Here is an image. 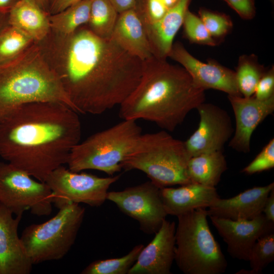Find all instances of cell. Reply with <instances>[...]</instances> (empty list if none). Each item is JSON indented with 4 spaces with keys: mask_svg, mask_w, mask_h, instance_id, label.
<instances>
[{
    "mask_svg": "<svg viewBox=\"0 0 274 274\" xmlns=\"http://www.w3.org/2000/svg\"><path fill=\"white\" fill-rule=\"evenodd\" d=\"M265 71L256 55H241L234 71L240 94L245 97L254 95L256 86Z\"/></svg>",
    "mask_w": 274,
    "mask_h": 274,
    "instance_id": "obj_26",
    "label": "cell"
},
{
    "mask_svg": "<svg viewBox=\"0 0 274 274\" xmlns=\"http://www.w3.org/2000/svg\"><path fill=\"white\" fill-rule=\"evenodd\" d=\"M274 260V232L259 237L253 246L249 261L250 270L241 269L236 274H260Z\"/></svg>",
    "mask_w": 274,
    "mask_h": 274,
    "instance_id": "obj_29",
    "label": "cell"
},
{
    "mask_svg": "<svg viewBox=\"0 0 274 274\" xmlns=\"http://www.w3.org/2000/svg\"><path fill=\"white\" fill-rule=\"evenodd\" d=\"M142 134L136 121L123 120L76 145L70 154L68 168L75 172L94 169L113 176L121 171L122 162Z\"/></svg>",
    "mask_w": 274,
    "mask_h": 274,
    "instance_id": "obj_7",
    "label": "cell"
},
{
    "mask_svg": "<svg viewBox=\"0 0 274 274\" xmlns=\"http://www.w3.org/2000/svg\"><path fill=\"white\" fill-rule=\"evenodd\" d=\"M48 14L49 0H32Z\"/></svg>",
    "mask_w": 274,
    "mask_h": 274,
    "instance_id": "obj_40",
    "label": "cell"
},
{
    "mask_svg": "<svg viewBox=\"0 0 274 274\" xmlns=\"http://www.w3.org/2000/svg\"><path fill=\"white\" fill-rule=\"evenodd\" d=\"M49 15L32 0H19L9 13V22L36 42L50 30Z\"/></svg>",
    "mask_w": 274,
    "mask_h": 274,
    "instance_id": "obj_22",
    "label": "cell"
},
{
    "mask_svg": "<svg viewBox=\"0 0 274 274\" xmlns=\"http://www.w3.org/2000/svg\"><path fill=\"white\" fill-rule=\"evenodd\" d=\"M209 217L226 244L228 253L238 260L249 261L251 251L257 240L274 232V223L268 221L263 213L250 220Z\"/></svg>",
    "mask_w": 274,
    "mask_h": 274,
    "instance_id": "obj_14",
    "label": "cell"
},
{
    "mask_svg": "<svg viewBox=\"0 0 274 274\" xmlns=\"http://www.w3.org/2000/svg\"><path fill=\"white\" fill-rule=\"evenodd\" d=\"M19 0H0V12L9 13Z\"/></svg>",
    "mask_w": 274,
    "mask_h": 274,
    "instance_id": "obj_38",
    "label": "cell"
},
{
    "mask_svg": "<svg viewBox=\"0 0 274 274\" xmlns=\"http://www.w3.org/2000/svg\"><path fill=\"white\" fill-rule=\"evenodd\" d=\"M78 112L57 101L24 104L0 122V156L45 182L80 141Z\"/></svg>",
    "mask_w": 274,
    "mask_h": 274,
    "instance_id": "obj_2",
    "label": "cell"
},
{
    "mask_svg": "<svg viewBox=\"0 0 274 274\" xmlns=\"http://www.w3.org/2000/svg\"><path fill=\"white\" fill-rule=\"evenodd\" d=\"M90 5L91 0H81L59 12L49 15L50 29L68 35L85 25L89 20Z\"/></svg>",
    "mask_w": 274,
    "mask_h": 274,
    "instance_id": "obj_24",
    "label": "cell"
},
{
    "mask_svg": "<svg viewBox=\"0 0 274 274\" xmlns=\"http://www.w3.org/2000/svg\"><path fill=\"white\" fill-rule=\"evenodd\" d=\"M198 16L211 36L217 40L223 38L232 27L231 19L223 13L202 8L198 11Z\"/></svg>",
    "mask_w": 274,
    "mask_h": 274,
    "instance_id": "obj_31",
    "label": "cell"
},
{
    "mask_svg": "<svg viewBox=\"0 0 274 274\" xmlns=\"http://www.w3.org/2000/svg\"><path fill=\"white\" fill-rule=\"evenodd\" d=\"M118 13L134 7L137 0H109Z\"/></svg>",
    "mask_w": 274,
    "mask_h": 274,
    "instance_id": "obj_37",
    "label": "cell"
},
{
    "mask_svg": "<svg viewBox=\"0 0 274 274\" xmlns=\"http://www.w3.org/2000/svg\"><path fill=\"white\" fill-rule=\"evenodd\" d=\"M168 57L185 68L197 87L204 90H220L228 95H242L238 89L234 71L215 60L201 62L193 56L181 43H174Z\"/></svg>",
    "mask_w": 274,
    "mask_h": 274,
    "instance_id": "obj_13",
    "label": "cell"
},
{
    "mask_svg": "<svg viewBox=\"0 0 274 274\" xmlns=\"http://www.w3.org/2000/svg\"><path fill=\"white\" fill-rule=\"evenodd\" d=\"M243 19H253L256 14L254 0H223Z\"/></svg>",
    "mask_w": 274,
    "mask_h": 274,
    "instance_id": "obj_34",
    "label": "cell"
},
{
    "mask_svg": "<svg viewBox=\"0 0 274 274\" xmlns=\"http://www.w3.org/2000/svg\"><path fill=\"white\" fill-rule=\"evenodd\" d=\"M36 43L78 113L98 115L119 106L142 77L143 61L85 25L68 35L50 29Z\"/></svg>",
    "mask_w": 274,
    "mask_h": 274,
    "instance_id": "obj_1",
    "label": "cell"
},
{
    "mask_svg": "<svg viewBox=\"0 0 274 274\" xmlns=\"http://www.w3.org/2000/svg\"><path fill=\"white\" fill-rule=\"evenodd\" d=\"M0 204L15 216L26 211L39 217L48 216L52 211V194L45 182L10 163L0 162Z\"/></svg>",
    "mask_w": 274,
    "mask_h": 274,
    "instance_id": "obj_9",
    "label": "cell"
},
{
    "mask_svg": "<svg viewBox=\"0 0 274 274\" xmlns=\"http://www.w3.org/2000/svg\"><path fill=\"white\" fill-rule=\"evenodd\" d=\"M0 204V274H28L32 264L18 234L22 215Z\"/></svg>",
    "mask_w": 274,
    "mask_h": 274,
    "instance_id": "obj_17",
    "label": "cell"
},
{
    "mask_svg": "<svg viewBox=\"0 0 274 274\" xmlns=\"http://www.w3.org/2000/svg\"><path fill=\"white\" fill-rule=\"evenodd\" d=\"M227 169L223 151L200 154L191 157L187 172L192 183L214 187L219 183L222 174Z\"/></svg>",
    "mask_w": 274,
    "mask_h": 274,
    "instance_id": "obj_23",
    "label": "cell"
},
{
    "mask_svg": "<svg viewBox=\"0 0 274 274\" xmlns=\"http://www.w3.org/2000/svg\"><path fill=\"white\" fill-rule=\"evenodd\" d=\"M85 213L80 204L70 203L49 220L26 227L20 239L32 264L63 258L75 242Z\"/></svg>",
    "mask_w": 274,
    "mask_h": 274,
    "instance_id": "obj_8",
    "label": "cell"
},
{
    "mask_svg": "<svg viewBox=\"0 0 274 274\" xmlns=\"http://www.w3.org/2000/svg\"><path fill=\"white\" fill-rule=\"evenodd\" d=\"M190 158L184 142L167 131L142 134L122 163V168L144 173L160 188L192 183L188 174Z\"/></svg>",
    "mask_w": 274,
    "mask_h": 274,
    "instance_id": "obj_5",
    "label": "cell"
},
{
    "mask_svg": "<svg viewBox=\"0 0 274 274\" xmlns=\"http://www.w3.org/2000/svg\"><path fill=\"white\" fill-rule=\"evenodd\" d=\"M9 25V13L0 12V34Z\"/></svg>",
    "mask_w": 274,
    "mask_h": 274,
    "instance_id": "obj_39",
    "label": "cell"
},
{
    "mask_svg": "<svg viewBox=\"0 0 274 274\" xmlns=\"http://www.w3.org/2000/svg\"><path fill=\"white\" fill-rule=\"evenodd\" d=\"M118 15L109 0H91L89 20L85 26L96 36L110 39Z\"/></svg>",
    "mask_w": 274,
    "mask_h": 274,
    "instance_id": "obj_25",
    "label": "cell"
},
{
    "mask_svg": "<svg viewBox=\"0 0 274 274\" xmlns=\"http://www.w3.org/2000/svg\"><path fill=\"white\" fill-rule=\"evenodd\" d=\"M200 208L177 216L175 260L185 274H221L227 262Z\"/></svg>",
    "mask_w": 274,
    "mask_h": 274,
    "instance_id": "obj_6",
    "label": "cell"
},
{
    "mask_svg": "<svg viewBox=\"0 0 274 274\" xmlns=\"http://www.w3.org/2000/svg\"><path fill=\"white\" fill-rule=\"evenodd\" d=\"M120 175L99 177L86 173L75 172L63 165L53 170L45 182L52 194V203L58 209L70 203L101 206L110 186Z\"/></svg>",
    "mask_w": 274,
    "mask_h": 274,
    "instance_id": "obj_10",
    "label": "cell"
},
{
    "mask_svg": "<svg viewBox=\"0 0 274 274\" xmlns=\"http://www.w3.org/2000/svg\"><path fill=\"white\" fill-rule=\"evenodd\" d=\"M274 167V139H272L242 172L252 175Z\"/></svg>",
    "mask_w": 274,
    "mask_h": 274,
    "instance_id": "obj_32",
    "label": "cell"
},
{
    "mask_svg": "<svg viewBox=\"0 0 274 274\" xmlns=\"http://www.w3.org/2000/svg\"><path fill=\"white\" fill-rule=\"evenodd\" d=\"M182 26L184 36L192 43L215 46L218 43L211 36L200 17L189 9L185 14Z\"/></svg>",
    "mask_w": 274,
    "mask_h": 274,
    "instance_id": "obj_30",
    "label": "cell"
},
{
    "mask_svg": "<svg viewBox=\"0 0 274 274\" xmlns=\"http://www.w3.org/2000/svg\"><path fill=\"white\" fill-rule=\"evenodd\" d=\"M32 39L12 26L0 34V67L19 58L33 43Z\"/></svg>",
    "mask_w": 274,
    "mask_h": 274,
    "instance_id": "obj_27",
    "label": "cell"
},
{
    "mask_svg": "<svg viewBox=\"0 0 274 274\" xmlns=\"http://www.w3.org/2000/svg\"><path fill=\"white\" fill-rule=\"evenodd\" d=\"M176 223L165 219L128 274H170L175 257Z\"/></svg>",
    "mask_w": 274,
    "mask_h": 274,
    "instance_id": "obj_16",
    "label": "cell"
},
{
    "mask_svg": "<svg viewBox=\"0 0 274 274\" xmlns=\"http://www.w3.org/2000/svg\"><path fill=\"white\" fill-rule=\"evenodd\" d=\"M37 101L60 102L73 109L34 42L15 61L0 67V122L21 106Z\"/></svg>",
    "mask_w": 274,
    "mask_h": 274,
    "instance_id": "obj_4",
    "label": "cell"
},
{
    "mask_svg": "<svg viewBox=\"0 0 274 274\" xmlns=\"http://www.w3.org/2000/svg\"><path fill=\"white\" fill-rule=\"evenodd\" d=\"M228 98L235 121V128L229 146L238 152L249 153L254 131L274 111V95L265 100L258 99L254 95H229Z\"/></svg>",
    "mask_w": 274,
    "mask_h": 274,
    "instance_id": "obj_15",
    "label": "cell"
},
{
    "mask_svg": "<svg viewBox=\"0 0 274 274\" xmlns=\"http://www.w3.org/2000/svg\"><path fill=\"white\" fill-rule=\"evenodd\" d=\"M196 109L200 117L198 127L184 141L190 157L223 151L234 130L229 115L223 109L211 103L204 102Z\"/></svg>",
    "mask_w": 274,
    "mask_h": 274,
    "instance_id": "obj_12",
    "label": "cell"
},
{
    "mask_svg": "<svg viewBox=\"0 0 274 274\" xmlns=\"http://www.w3.org/2000/svg\"><path fill=\"white\" fill-rule=\"evenodd\" d=\"M191 0H180L159 20L143 24L153 56L165 60L174 44V38L182 26Z\"/></svg>",
    "mask_w": 274,
    "mask_h": 274,
    "instance_id": "obj_20",
    "label": "cell"
},
{
    "mask_svg": "<svg viewBox=\"0 0 274 274\" xmlns=\"http://www.w3.org/2000/svg\"><path fill=\"white\" fill-rule=\"evenodd\" d=\"M274 183L247 189L229 198H218L207 210L208 216L234 220H250L262 213L267 197Z\"/></svg>",
    "mask_w": 274,
    "mask_h": 274,
    "instance_id": "obj_18",
    "label": "cell"
},
{
    "mask_svg": "<svg viewBox=\"0 0 274 274\" xmlns=\"http://www.w3.org/2000/svg\"><path fill=\"white\" fill-rule=\"evenodd\" d=\"M262 213L268 221L274 223V189L266 199Z\"/></svg>",
    "mask_w": 274,
    "mask_h": 274,
    "instance_id": "obj_36",
    "label": "cell"
},
{
    "mask_svg": "<svg viewBox=\"0 0 274 274\" xmlns=\"http://www.w3.org/2000/svg\"><path fill=\"white\" fill-rule=\"evenodd\" d=\"M274 95V67L265 72L260 79L254 96L260 100L267 99Z\"/></svg>",
    "mask_w": 274,
    "mask_h": 274,
    "instance_id": "obj_33",
    "label": "cell"
},
{
    "mask_svg": "<svg viewBox=\"0 0 274 274\" xmlns=\"http://www.w3.org/2000/svg\"><path fill=\"white\" fill-rule=\"evenodd\" d=\"M161 195L167 215L177 217L197 209L209 208L220 198L215 187L196 183L178 188H161Z\"/></svg>",
    "mask_w": 274,
    "mask_h": 274,
    "instance_id": "obj_19",
    "label": "cell"
},
{
    "mask_svg": "<svg viewBox=\"0 0 274 274\" xmlns=\"http://www.w3.org/2000/svg\"><path fill=\"white\" fill-rule=\"evenodd\" d=\"M111 39L143 61L153 56L143 24L134 7L119 13Z\"/></svg>",
    "mask_w": 274,
    "mask_h": 274,
    "instance_id": "obj_21",
    "label": "cell"
},
{
    "mask_svg": "<svg viewBox=\"0 0 274 274\" xmlns=\"http://www.w3.org/2000/svg\"><path fill=\"white\" fill-rule=\"evenodd\" d=\"M204 91L194 85L182 66L152 56L143 61L141 80L119 105V117L145 120L173 131L204 102Z\"/></svg>",
    "mask_w": 274,
    "mask_h": 274,
    "instance_id": "obj_3",
    "label": "cell"
},
{
    "mask_svg": "<svg viewBox=\"0 0 274 274\" xmlns=\"http://www.w3.org/2000/svg\"><path fill=\"white\" fill-rule=\"evenodd\" d=\"M161 188L151 181L117 191H109L107 200L115 203L124 214L138 221L144 233H155L167 214Z\"/></svg>",
    "mask_w": 274,
    "mask_h": 274,
    "instance_id": "obj_11",
    "label": "cell"
},
{
    "mask_svg": "<svg viewBox=\"0 0 274 274\" xmlns=\"http://www.w3.org/2000/svg\"><path fill=\"white\" fill-rule=\"evenodd\" d=\"M81 0H49L48 14H54Z\"/></svg>",
    "mask_w": 274,
    "mask_h": 274,
    "instance_id": "obj_35",
    "label": "cell"
},
{
    "mask_svg": "<svg viewBox=\"0 0 274 274\" xmlns=\"http://www.w3.org/2000/svg\"><path fill=\"white\" fill-rule=\"evenodd\" d=\"M144 247L142 244L136 245L122 257L95 260L88 265L81 273L128 274Z\"/></svg>",
    "mask_w": 274,
    "mask_h": 274,
    "instance_id": "obj_28",
    "label": "cell"
}]
</instances>
